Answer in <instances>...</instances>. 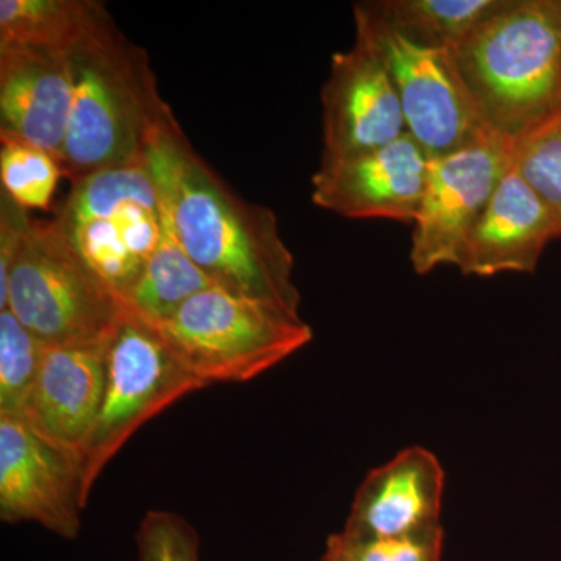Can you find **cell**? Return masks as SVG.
<instances>
[{"instance_id": "52a82bcc", "label": "cell", "mask_w": 561, "mask_h": 561, "mask_svg": "<svg viewBox=\"0 0 561 561\" xmlns=\"http://www.w3.org/2000/svg\"><path fill=\"white\" fill-rule=\"evenodd\" d=\"M54 224L124 300L161 238L162 203L149 161L77 181Z\"/></svg>"}, {"instance_id": "7402d4cb", "label": "cell", "mask_w": 561, "mask_h": 561, "mask_svg": "<svg viewBox=\"0 0 561 561\" xmlns=\"http://www.w3.org/2000/svg\"><path fill=\"white\" fill-rule=\"evenodd\" d=\"M43 343L10 311H0V416L20 419L36 373Z\"/></svg>"}, {"instance_id": "6da1fadb", "label": "cell", "mask_w": 561, "mask_h": 561, "mask_svg": "<svg viewBox=\"0 0 561 561\" xmlns=\"http://www.w3.org/2000/svg\"><path fill=\"white\" fill-rule=\"evenodd\" d=\"M173 234L214 286L300 316L294 254L267 206L243 201L192 149L179 122L149 151Z\"/></svg>"}, {"instance_id": "5b68a950", "label": "cell", "mask_w": 561, "mask_h": 561, "mask_svg": "<svg viewBox=\"0 0 561 561\" xmlns=\"http://www.w3.org/2000/svg\"><path fill=\"white\" fill-rule=\"evenodd\" d=\"M151 324L206 387L253 381L313 337L301 317L220 287L201 291L172 317Z\"/></svg>"}, {"instance_id": "d6986e66", "label": "cell", "mask_w": 561, "mask_h": 561, "mask_svg": "<svg viewBox=\"0 0 561 561\" xmlns=\"http://www.w3.org/2000/svg\"><path fill=\"white\" fill-rule=\"evenodd\" d=\"M210 287L216 286L180 245L162 206L160 242L139 278L125 295V305L136 316L158 323L172 317L184 302Z\"/></svg>"}, {"instance_id": "7c38bea8", "label": "cell", "mask_w": 561, "mask_h": 561, "mask_svg": "<svg viewBox=\"0 0 561 561\" xmlns=\"http://www.w3.org/2000/svg\"><path fill=\"white\" fill-rule=\"evenodd\" d=\"M431 162V154L405 133L379 149L320 161L312 176V202L346 219L413 224Z\"/></svg>"}, {"instance_id": "e0dca14e", "label": "cell", "mask_w": 561, "mask_h": 561, "mask_svg": "<svg viewBox=\"0 0 561 561\" xmlns=\"http://www.w3.org/2000/svg\"><path fill=\"white\" fill-rule=\"evenodd\" d=\"M106 13L94 0H2L0 46L70 51Z\"/></svg>"}, {"instance_id": "30bf717a", "label": "cell", "mask_w": 561, "mask_h": 561, "mask_svg": "<svg viewBox=\"0 0 561 561\" xmlns=\"http://www.w3.org/2000/svg\"><path fill=\"white\" fill-rule=\"evenodd\" d=\"M354 25L353 46L332 55L330 76L321 88V161L379 149L408 133L389 66L371 33L360 22Z\"/></svg>"}, {"instance_id": "3957f363", "label": "cell", "mask_w": 561, "mask_h": 561, "mask_svg": "<svg viewBox=\"0 0 561 561\" xmlns=\"http://www.w3.org/2000/svg\"><path fill=\"white\" fill-rule=\"evenodd\" d=\"M451 55L502 139L515 144L561 111V0H505Z\"/></svg>"}, {"instance_id": "603a6c76", "label": "cell", "mask_w": 561, "mask_h": 561, "mask_svg": "<svg viewBox=\"0 0 561 561\" xmlns=\"http://www.w3.org/2000/svg\"><path fill=\"white\" fill-rule=\"evenodd\" d=\"M445 529L416 537L359 538L331 535L320 561H443Z\"/></svg>"}, {"instance_id": "ba28073f", "label": "cell", "mask_w": 561, "mask_h": 561, "mask_svg": "<svg viewBox=\"0 0 561 561\" xmlns=\"http://www.w3.org/2000/svg\"><path fill=\"white\" fill-rule=\"evenodd\" d=\"M353 11L354 21L371 33L389 66L408 135L431 158L453 153L489 131L454 65L451 50L432 49L405 38L362 2Z\"/></svg>"}, {"instance_id": "ffe728a7", "label": "cell", "mask_w": 561, "mask_h": 561, "mask_svg": "<svg viewBox=\"0 0 561 561\" xmlns=\"http://www.w3.org/2000/svg\"><path fill=\"white\" fill-rule=\"evenodd\" d=\"M512 169L545 203L561 239V111L512 144Z\"/></svg>"}, {"instance_id": "4fadbf2b", "label": "cell", "mask_w": 561, "mask_h": 561, "mask_svg": "<svg viewBox=\"0 0 561 561\" xmlns=\"http://www.w3.org/2000/svg\"><path fill=\"white\" fill-rule=\"evenodd\" d=\"M72 95L70 51L0 46V140L31 144L60 162Z\"/></svg>"}, {"instance_id": "9a60e30c", "label": "cell", "mask_w": 561, "mask_h": 561, "mask_svg": "<svg viewBox=\"0 0 561 561\" xmlns=\"http://www.w3.org/2000/svg\"><path fill=\"white\" fill-rule=\"evenodd\" d=\"M106 346L43 345L20 416L44 442L79 460L102 404Z\"/></svg>"}, {"instance_id": "8fae6325", "label": "cell", "mask_w": 561, "mask_h": 561, "mask_svg": "<svg viewBox=\"0 0 561 561\" xmlns=\"http://www.w3.org/2000/svg\"><path fill=\"white\" fill-rule=\"evenodd\" d=\"M83 508L80 460L44 442L21 419L0 416V519L38 524L73 540Z\"/></svg>"}, {"instance_id": "ac0fdd59", "label": "cell", "mask_w": 561, "mask_h": 561, "mask_svg": "<svg viewBox=\"0 0 561 561\" xmlns=\"http://www.w3.org/2000/svg\"><path fill=\"white\" fill-rule=\"evenodd\" d=\"M405 38L432 49L454 50L505 0H375L362 2Z\"/></svg>"}, {"instance_id": "8992f818", "label": "cell", "mask_w": 561, "mask_h": 561, "mask_svg": "<svg viewBox=\"0 0 561 561\" xmlns=\"http://www.w3.org/2000/svg\"><path fill=\"white\" fill-rule=\"evenodd\" d=\"M205 387L160 331L128 309L106 346L102 404L80 460L84 507L102 472L133 435Z\"/></svg>"}, {"instance_id": "44dd1931", "label": "cell", "mask_w": 561, "mask_h": 561, "mask_svg": "<svg viewBox=\"0 0 561 561\" xmlns=\"http://www.w3.org/2000/svg\"><path fill=\"white\" fill-rule=\"evenodd\" d=\"M2 191L21 208L46 209L62 176L60 162L47 151L20 142L0 140Z\"/></svg>"}, {"instance_id": "5bb4252c", "label": "cell", "mask_w": 561, "mask_h": 561, "mask_svg": "<svg viewBox=\"0 0 561 561\" xmlns=\"http://www.w3.org/2000/svg\"><path fill=\"white\" fill-rule=\"evenodd\" d=\"M445 479L440 460L430 449H402L362 481L343 534L400 538L443 529Z\"/></svg>"}, {"instance_id": "cb8c5ba5", "label": "cell", "mask_w": 561, "mask_h": 561, "mask_svg": "<svg viewBox=\"0 0 561 561\" xmlns=\"http://www.w3.org/2000/svg\"><path fill=\"white\" fill-rule=\"evenodd\" d=\"M138 561H201V538L175 512L149 511L136 531Z\"/></svg>"}, {"instance_id": "277c9868", "label": "cell", "mask_w": 561, "mask_h": 561, "mask_svg": "<svg viewBox=\"0 0 561 561\" xmlns=\"http://www.w3.org/2000/svg\"><path fill=\"white\" fill-rule=\"evenodd\" d=\"M0 311L44 346H106L128 308L54 220H32L0 286Z\"/></svg>"}, {"instance_id": "2e32d148", "label": "cell", "mask_w": 561, "mask_h": 561, "mask_svg": "<svg viewBox=\"0 0 561 561\" xmlns=\"http://www.w3.org/2000/svg\"><path fill=\"white\" fill-rule=\"evenodd\" d=\"M559 239L551 214L513 169L497 184L457 268L467 276L534 273L548 243Z\"/></svg>"}, {"instance_id": "9c48e42d", "label": "cell", "mask_w": 561, "mask_h": 561, "mask_svg": "<svg viewBox=\"0 0 561 561\" xmlns=\"http://www.w3.org/2000/svg\"><path fill=\"white\" fill-rule=\"evenodd\" d=\"M511 169L512 144L491 131L453 153L432 158L413 221V271L426 275L440 265H459L472 230Z\"/></svg>"}, {"instance_id": "7a4b0ae2", "label": "cell", "mask_w": 561, "mask_h": 561, "mask_svg": "<svg viewBox=\"0 0 561 561\" xmlns=\"http://www.w3.org/2000/svg\"><path fill=\"white\" fill-rule=\"evenodd\" d=\"M73 95L60 161L70 183L147 160L175 124L149 55L106 13L70 50Z\"/></svg>"}]
</instances>
